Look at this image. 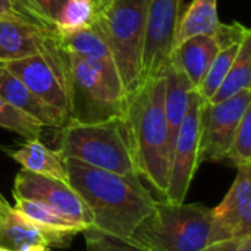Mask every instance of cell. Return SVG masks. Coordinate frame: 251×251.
Masks as SVG:
<instances>
[{
    "mask_svg": "<svg viewBox=\"0 0 251 251\" xmlns=\"http://www.w3.org/2000/svg\"><path fill=\"white\" fill-rule=\"evenodd\" d=\"M65 168L68 184L91 213V229L129 240L157 203L141 178L113 174L75 159H65Z\"/></svg>",
    "mask_w": 251,
    "mask_h": 251,
    "instance_id": "6da1fadb",
    "label": "cell"
},
{
    "mask_svg": "<svg viewBox=\"0 0 251 251\" xmlns=\"http://www.w3.org/2000/svg\"><path fill=\"white\" fill-rule=\"evenodd\" d=\"M163 99L165 75H159L128 96L125 115L137 172L162 199L168 190L172 154Z\"/></svg>",
    "mask_w": 251,
    "mask_h": 251,
    "instance_id": "7a4b0ae2",
    "label": "cell"
},
{
    "mask_svg": "<svg viewBox=\"0 0 251 251\" xmlns=\"http://www.w3.org/2000/svg\"><path fill=\"white\" fill-rule=\"evenodd\" d=\"M63 53L69 93V121L101 122L125 118L128 96L112 59Z\"/></svg>",
    "mask_w": 251,
    "mask_h": 251,
    "instance_id": "3957f363",
    "label": "cell"
},
{
    "mask_svg": "<svg viewBox=\"0 0 251 251\" xmlns=\"http://www.w3.org/2000/svg\"><path fill=\"white\" fill-rule=\"evenodd\" d=\"M60 129L57 153L113 174L140 178L134 162L125 118L101 122L68 121Z\"/></svg>",
    "mask_w": 251,
    "mask_h": 251,
    "instance_id": "277c9868",
    "label": "cell"
},
{
    "mask_svg": "<svg viewBox=\"0 0 251 251\" xmlns=\"http://www.w3.org/2000/svg\"><path fill=\"white\" fill-rule=\"evenodd\" d=\"M146 251H200L213 244L212 212L203 204L157 200L129 240Z\"/></svg>",
    "mask_w": 251,
    "mask_h": 251,
    "instance_id": "5b68a950",
    "label": "cell"
},
{
    "mask_svg": "<svg viewBox=\"0 0 251 251\" xmlns=\"http://www.w3.org/2000/svg\"><path fill=\"white\" fill-rule=\"evenodd\" d=\"M147 4L149 0H107L96 15L126 96L140 85Z\"/></svg>",
    "mask_w": 251,
    "mask_h": 251,
    "instance_id": "8992f818",
    "label": "cell"
},
{
    "mask_svg": "<svg viewBox=\"0 0 251 251\" xmlns=\"http://www.w3.org/2000/svg\"><path fill=\"white\" fill-rule=\"evenodd\" d=\"M4 69L47 104L63 110L69 116L66 65L56 31L47 35L40 51L4 62Z\"/></svg>",
    "mask_w": 251,
    "mask_h": 251,
    "instance_id": "52a82bcc",
    "label": "cell"
},
{
    "mask_svg": "<svg viewBox=\"0 0 251 251\" xmlns=\"http://www.w3.org/2000/svg\"><path fill=\"white\" fill-rule=\"evenodd\" d=\"M206 101L197 90H191L184 121L176 134L169 168L168 190L163 200L184 203L191 182L201 165V113Z\"/></svg>",
    "mask_w": 251,
    "mask_h": 251,
    "instance_id": "ba28073f",
    "label": "cell"
},
{
    "mask_svg": "<svg viewBox=\"0 0 251 251\" xmlns=\"http://www.w3.org/2000/svg\"><path fill=\"white\" fill-rule=\"evenodd\" d=\"M181 4L182 0H149L140 84L163 75L169 65L181 19Z\"/></svg>",
    "mask_w": 251,
    "mask_h": 251,
    "instance_id": "9c48e42d",
    "label": "cell"
},
{
    "mask_svg": "<svg viewBox=\"0 0 251 251\" xmlns=\"http://www.w3.org/2000/svg\"><path fill=\"white\" fill-rule=\"evenodd\" d=\"M13 197L38 201L84 231L93 226L88 207L66 181L22 169L15 176Z\"/></svg>",
    "mask_w": 251,
    "mask_h": 251,
    "instance_id": "30bf717a",
    "label": "cell"
},
{
    "mask_svg": "<svg viewBox=\"0 0 251 251\" xmlns=\"http://www.w3.org/2000/svg\"><path fill=\"white\" fill-rule=\"evenodd\" d=\"M250 107L251 88L243 90L224 101L204 104L201 113V163L225 162L232 137Z\"/></svg>",
    "mask_w": 251,
    "mask_h": 251,
    "instance_id": "8fae6325",
    "label": "cell"
},
{
    "mask_svg": "<svg viewBox=\"0 0 251 251\" xmlns=\"http://www.w3.org/2000/svg\"><path fill=\"white\" fill-rule=\"evenodd\" d=\"M210 212L213 243L251 237V165L238 168L226 196Z\"/></svg>",
    "mask_w": 251,
    "mask_h": 251,
    "instance_id": "7c38bea8",
    "label": "cell"
},
{
    "mask_svg": "<svg viewBox=\"0 0 251 251\" xmlns=\"http://www.w3.org/2000/svg\"><path fill=\"white\" fill-rule=\"evenodd\" d=\"M75 235L51 231L22 216L6 199L0 201V247L19 251L28 246H46L63 249L71 244Z\"/></svg>",
    "mask_w": 251,
    "mask_h": 251,
    "instance_id": "4fadbf2b",
    "label": "cell"
},
{
    "mask_svg": "<svg viewBox=\"0 0 251 251\" xmlns=\"http://www.w3.org/2000/svg\"><path fill=\"white\" fill-rule=\"evenodd\" d=\"M0 97L41 126L62 128L69 121L68 113L47 104L4 68L0 71Z\"/></svg>",
    "mask_w": 251,
    "mask_h": 251,
    "instance_id": "5bb4252c",
    "label": "cell"
},
{
    "mask_svg": "<svg viewBox=\"0 0 251 251\" xmlns=\"http://www.w3.org/2000/svg\"><path fill=\"white\" fill-rule=\"evenodd\" d=\"M219 50L221 44L215 35H196L176 46L169 62L178 66L197 88Z\"/></svg>",
    "mask_w": 251,
    "mask_h": 251,
    "instance_id": "9a60e30c",
    "label": "cell"
},
{
    "mask_svg": "<svg viewBox=\"0 0 251 251\" xmlns=\"http://www.w3.org/2000/svg\"><path fill=\"white\" fill-rule=\"evenodd\" d=\"M50 32L53 31L24 21H0V62L40 51Z\"/></svg>",
    "mask_w": 251,
    "mask_h": 251,
    "instance_id": "2e32d148",
    "label": "cell"
},
{
    "mask_svg": "<svg viewBox=\"0 0 251 251\" xmlns=\"http://www.w3.org/2000/svg\"><path fill=\"white\" fill-rule=\"evenodd\" d=\"M163 75H165L163 106H165V116L168 122V131H169V143H171V150H172L176 134L179 131V126L187 112L190 91L196 88L193 87L190 79L185 76V74L171 62L166 66Z\"/></svg>",
    "mask_w": 251,
    "mask_h": 251,
    "instance_id": "e0dca14e",
    "label": "cell"
},
{
    "mask_svg": "<svg viewBox=\"0 0 251 251\" xmlns=\"http://www.w3.org/2000/svg\"><path fill=\"white\" fill-rule=\"evenodd\" d=\"M9 156L25 171L66 181L65 160L56 150H51L43 144L40 138L26 140L19 149L9 151Z\"/></svg>",
    "mask_w": 251,
    "mask_h": 251,
    "instance_id": "ac0fdd59",
    "label": "cell"
},
{
    "mask_svg": "<svg viewBox=\"0 0 251 251\" xmlns=\"http://www.w3.org/2000/svg\"><path fill=\"white\" fill-rule=\"evenodd\" d=\"M221 24L218 0H193L179 19L175 47L196 35H213Z\"/></svg>",
    "mask_w": 251,
    "mask_h": 251,
    "instance_id": "d6986e66",
    "label": "cell"
},
{
    "mask_svg": "<svg viewBox=\"0 0 251 251\" xmlns=\"http://www.w3.org/2000/svg\"><path fill=\"white\" fill-rule=\"evenodd\" d=\"M57 41L60 50L69 54H75L87 59H104V60L112 59L110 50L107 47V43L104 40V35L101 32L97 19H94L90 26L81 31L66 35L57 34Z\"/></svg>",
    "mask_w": 251,
    "mask_h": 251,
    "instance_id": "ffe728a7",
    "label": "cell"
},
{
    "mask_svg": "<svg viewBox=\"0 0 251 251\" xmlns=\"http://www.w3.org/2000/svg\"><path fill=\"white\" fill-rule=\"evenodd\" d=\"M247 88H251V34L243 40L225 79L209 103L224 101Z\"/></svg>",
    "mask_w": 251,
    "mask_h": 251,
    "instance_id": "44dd1931",
    "label": "cell"
},
{
    "mask_svg": "<svg viewBox=\"0 0 251 251\" xmlns=\"http://www.w3.org/2000/svg\"><path fill=\"white\" fill-rule=\"evenodd\" d=\"M97 10V0H66L54 19L56 32L66 35L90 26L96 19Z\"/></svg>",
    "mask_w": 251,
    "mask_h": 251,
    "instance_id": "7402d4cb",
    "label": "cell"
},
{
    "mask_svg": "<svg viewBox=\"0 0 251 251\" xmlns=\"http://www.w3.org/2000/svg\"><path fill=\"white\" fill-rule=\"evenodd\" d=\"M15 199V210H18L22 216L28 218L29 221L35 222L37 225L51 229V231H59V232H68L72 235H76L79 232H84L82 228H79L78 225L66 221L65 218H62L59 213H56L54 210L49 209L47 206L34 201V200H26V199Z\"/></svg>",
    "mask_w": 251,
    "mask_h": 251,
    "instance_id": "603a6c76",
    "label": "cell"
},
{
    "mask_svg": "<svg viewBox=\"0 0 251 251\" xmlns=\"http://www.w3.org/2000/svg\"><path fill=\"white\" fill-rule=\"evenodd\" d=\"M243 41H237V43H232V44H228V46H224L218 54L215 56V59L212 60L204 78L201 79L200 85L196 88L197 93L200 94V97L209 103V100L215 96V93L218 91V88L221 87L222 81L225 79L238 50H240V46H241Z\"/></svg>",
    "mask_w": 251,
    "mask_h": 251,
    "instance_id": "cb8c5ba5",
    "label": "cell"
},
{
    "mask_svg": "<svg viewBox=\"0 0 251 251\" xmlns=\"http://www.w3.org/2000/svg\"><path fill=\"white\" fill-rule=\"evenodd\" d=\"M0 126L7 131L16 132L25 140L40 138L43 128H44L40 124H37L34 119H31L29 116L12 107L1 97H0Z\"/></svg>",
    "mask_w": 251,
    "mask_h": 251,
    "instance_id": "d4e9b609",
    "label": "cell"
},
{
    "mask_svg": "<svg viewBox=\"0 0 251 251\" xmlns=\"http://www.w3.org/2000/svg\"><path fill=\"white\" fill-rule=\"evenodd\" d=\"M225 162H229L237 169L251 165V107L244 113L232 137Z\"/></svg>",
    "mask_w": 251,
    "mask_h": 251,
    "instance_id": "484cf974",
    "label": "cell"
},
{
    "mask_svg": "<svg viewBox=\"0 0 251 251\" xmlns=\"http://www.w3.org/2000/svg\"><path fill=\"white\" fill-rule=\"evenodd\" d=\"M85 251H146L126 240H121L96 229H85Z\"/></svg>",
    "mask_w": 251,
    "mask_h": 251,
    "instance_id": "4316f807",
    "label": "cell"
},
{
    "mask_svg": "<svg viewBox=\"0 0 251 251\" xmlns=\"http://www.w3.org/2000/svg\"><path fill=\"white\" fill-rule=\"evenodd\" d=\"M15 4L38 26L41 28H46V29H51V31H56L54 25L40 12V9L35 6V3L32 0H13Z\"/></svg>",
    "mask_w": 251,
    "mask_h": 251,
    "instance_id": "83f0119b",
    "label": "cell"
},
{
    "mask_svg": "<svg viewBox=\"0 0 251 251\" xmlns=\"http://www.w3.org/2000/svg\"><path fill=\"white\" fill-rule=\"evenodd\" d=\"M200 251H251V237L218 241Z\"/></svg>",
    "mask_w": 251,
    "mask_h": 251,
    "instance_id": "f1b7e54d",
    "label": "cell"
},
{
    "mask_svg": "<svg viewBox=\"0 0 251 251\" xmlns=\"http://www.w3.org/2000/svg\"><path fill=\"white\" fill-rule=\"evenodd\" d=\"M0 21H24L34 24L16 4L13 0H0ZM35 25V24H34ZM38 26V25H37ZM46 29V28H44Z\"/></svg>",
    "mask_w": 251,
    "mask_h": 251,
    "instance_id": "f546056e",
    "label": "cell"
},
{
    "mask_svg": "<svg viewBox=\"0 0 251 251\" xmlns=\"http://www.w3.org/2000/svg\"><path fill=\"white\" fill-rule=\"evenodd\" d=\"M32 1L40 9V12L54 25L56 15L66 0H32Z\"/></svg>",
    "mask_w": 251,
    "mask_h": 251,
    "instance_id": "4dcf8cb0",
    "label": "cell"
},
{
    "mask_svg": "<svg viewBox=\"0 0 251 251\" xmlns=\"http://www.w3.org/2000/svg\"><path fill=\"white\" fill-rule=\"evenodd\" d=\"M50 249L49 247H46V246H28V247H25V249H22V250L19 251H49Z\"/></svg>",
    "mask_w": 251,
    "mask_h": 251,
    "instance_id": "1f68e13d",
    "label": "cell"
},
{
    "mask_svg": "<svg viewBox=\"0 0 251 251\" xmlns=\"http://www.w3.org/2000/svg\"><path fill=\"white\" fill-rule=\"evenodd\" d=\"M106 1H107V0H99V6H101V4H104Z\"/></svg>",
    "mask_w": 251,
    "mask_h": 251,
    "instance_id": "d6a6232c",
    "label": "cell"
},
{
    "mask_svg": "<svg viewBox=\"0 0 251 251\" xmlns=\"http://www.w3.org/2000/svg\"><path fill=\"white\" fill-rule=\"evenodd\" d=\"M3 68H4V63H3V62H0V71H1Z\"/></svg>",
    "mask_w": 251,
    "mask_h": 251,
    "instance_id": "836d02e7",
    "label": "cell"
},
{
    "mask_svg": "<svg viewBox=\"0 0 251 251\" xmlns=\"http://www.w3.org/2000/svg\"><path fill=\"white\" fill-rule=\"evenodd\" d=\"M0 251H10V250H7V249H3V247H0Z\"/></svg>",
    "mask_w": 251,
    "mask_h": 251,
    "instance_id": "e575fe53",
    "label": "cell"
},
{
    "mask_svg": "<svg viewBox=\"0 0 251 251\" xmlns=\"http://www.w3.org/2000/svg\"><path fill=\"white\" fill-rule=\"evenodd\" d=\"M3 199H4V197H3V196H1V193H0V201H1Z\"/></svg>",
    "mask_w": 251,
    "mask_h": 251,
    "instance_id": "d590c367",
    "label": "cell"
},
{
    "mask_svg": "<svg viewBox=\"0 0 251 251\" xmlns=\"http://www.w3.org/2000/svg\"><path fill=\"white\" fill-rule=\"evenodd\" d=\"M97 1H99V0H97Z\"/></svg>",
    "mask_w": 251,
    "mask_h": 251,
    "instance_id": "8d00e7d4",
    "label": "cell"
}]
</instances>
